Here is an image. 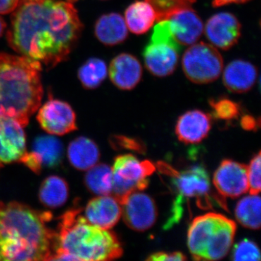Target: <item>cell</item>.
<instances>
[{
    "label": "cell",
    "instance_id": "1",
    "mask_svg": "<svg viewBox=\"0 0 261 261\" xmlns=\"http://www.w3.org/2000/svg\"><path fill=\"white\" fill-rule=\"evenodd\" d=\"M82 30L78 13L70 3H22L12 16L8 40L22 56L53 67L68 56Z\"/></svg>",
    "mask_w": 261,
    "mask_h": 261
},
{
    "label": "cell",
    "instance_id": "2",
    "mask_svg": "<svg viewBox=\"0 0 261 261\" xmlns=\"http://www.w3.org/2000/svg\"><path fill=\"white\" fill-rule=\"evenodd\" d=\"M51 219L49 212L0 202V260H50L57 238L47 225Z\"/></svg>",
    "mask_w": 261,
    "mask_h": 261
},
{
    "label": "cell",
    "instance_id": "3",
    "mask_svg": "<svg viewBox=\"0 0 261 261\" xmlns=\"http://www.w3.org/2000/svg\"><path fill=\"white\" fill-rule=\"evenodd\" d=\"M123 252L116 233L90 224L75 207L62 216L50 260H111Z\"/></svg>",
    "mask_w": 261,
    "mask_h": 261
},
{
    "label": "cell",
    "instance_id": "4",
    "mask_svg": "<svg viewBox=\"0 0 261 261\" xmlns=\"http://www.w3.org/2000/svg\"><path fill=\"white\" fill-rule=\"evenodd\" d=\"M41 63L25 56L0 53V100L7 116L29 123L43 96Z\"/></svg>",
    "mask_w": 261,
    "mask_h": 261
},
{
    "label": "cell",
    "instance_id": "5",
    "mask_svg": "<svg viewBox=\"0 0 261 261\" xmlns=\"http://www.w3.org/2000/svg\"><path fill=\"white\" fill-rule=\"evenodd\" d=\"M236 230L234 221L220 214L195 218L187 233V245L194 260L224 258L232 246Z\"/></svg>",
    "mask_w": 261,
    "mask_h": 261
},
{
    "label": "cell",
    "instance_id": "6",
    "mask_svg": "<svg viewBox=\"0 0 261 261\" xmlns=\"http://www.w3.org/2000/svg\"><path fill=\"white\" fill-rule=\"evenodd\" d=\"M159 165V169L163 173L171 176L173 186L178 194L166 227L172 226L181 219L183 211L182 204L185 202V199H196L200 208L212 207L210 177L205 168L194 166L179 172L166 163H161Z\"/></svg>",
    "mask_w": 261,
    "mask_h": 261
},
{
    "label": "cell",
    "instance_id": "7",
    "mask_svg": "<svg viewBox=\"0 0 261 261\" xmlns=\"http://www.w3.org/2000/svg\"><path fill=\"white\" fill-rule=\"evenodd\" d=\"M180 51L181 45L173 36L169 21H159L142 53L146 68L154 76L172 74L178 65Z\"/></svg>",
    "mask_w": 261,
    "mask_h": 261
},
{
    "label": "cell",
    "instance_id": "8",
    "mask_svg": "<svg viewBox=\"0 0 261 261\" xmlns=\"http://www.w3.org/2000/svg\"><path fill=\"white\" fill-rule=\"evenodd\" d=\"M155 168L150 161H141L133 154L118 156L112 168L113 197L121 204L132 192L145 190L149 185L147 177Z\"/></svg>",
    "mask_w": 261,
    "mask_h": 261
},
{
    "label": "cell",
    "instance_id": "9",
    "mask_svg": "<svg viewBox=\"0 0 261 261\" xmlns=\"http://www.w3.org/2000/svg\"><path fill=\"white\" fill-rule=\"evenodd\" d=\"M181 65L184 73L190 82L205 84L219 78L224 68V60L212 44L196 42L185 51Z\"/></svg>",
    "mask_w": 261,
    "mask_h": 261
},
{
    "label": "cell",
    "instance_id": "10",
    "mask_svg": "<svg viewBox=\"0 0 261 261\" xmlns=\"http://www.w3.org/2000/svg\"><path fill=\"white\" fill-rule=\"evenodd\" d=\"M121 216L126 226L136 231L152 227L158 218L153 199L142 191L132 192L121 202Z\"/></svg>",
    "mask_w": 261,
    "mask_h": 261
},
{
    "label": "cell",
    "instance_id": "11",
    "mask_svg": "<svg viewBox=\"0 0 261 261\" xmlns=\"http://www.w3.org/2000/svg\"><path fill=\"white\" fill-rule=\"evenodd\" d=\"M37 121L53 135H65L77 128L74 111L68 103L58 99H49L39 109Z\"/></svg>",
    "mask_w": 261,
    "mask_h": 261
},
{
    "label": "cell",
    "instance_id": "12",
    "mask_svg": "<svg viewBox=\"0 0 261 261\" xmlns=\"http://www.w3.org/2000/svg\"><path fill=\"white\" fill-rule=\"evenodd\" d=\"M213 182L222 197H240L249 190L247 166L232 160H224L215 172Z\"/></svg>",
    "mask_w": 261,
    "mask_h": 261
},
{
    "label": "cell",
    "instance_id": "13",
    "mask_svg": "<svg viewBox=\"0 0 261 261\" xmlns=\"http://www.w3.org/2000/svg\"><path fill=\"white\" fill-rule=\"evenodd\" d=\"M63 155L61 141L51 136H40L34 140L32 152H25L19 162L23 163L34 173H39L42 168L58 167Z\"/></svg>",
    "mask_w": 261,
    "mask_h": 261
},
{
    "label": "cell",
    "instance_id": "14",
    "mask_svg": "<svg viewBox=\"0 0 261 261\" xmlns=\"http://www.w3.org/2000/svg\"><path fill=\"white\" fill-rule=\"evenodd\" d=\"M241 30L238 18L227 12L213 15L204 27L206 37L212 45L223 50L231 49L238 42Z\"/></svg>",
    "mask_w": 261,
    "mask_h": 261
},
{
    "label": "cell",
    "instance_id": "15",
    "mask_svg": "<svg viewBox=\"0 0 261 261\" xmlns=\"http://www.w3.org/2000/svg\"><path fill=\"white\" fill-rule=\"evenodd\" d=\"M25 152V135L21 123L11 117L0 118V165L19 162Z\"/></svg>",
    "mask_w": 261,
    "mask_h": 261
},
{
    "label": "cell",
    "instance_id": "16",
    "mask_svg": "<svg viewBox=\"0 0 261 261\" xmlns=\"http://www.w3.org/2000/svg\"><path fill=\"white\" fill-rule=\"evenodd\" d=\"M84 216L94 226L111 229L121 219V205L113 196L100 195L89 201Z\"/></svg>",
    "mask_w": 261,
    "mask_h": 261
},
{
    "label": "cell",
    "instance_id": "17",
    "mask_svg": "<svg viewBox=\"0 0 261 261\" xmlns=\"http://www.w3.org/2000/svg\"><path fill=\"white\" fill-rule=\"evenodd\" d=\"M109 75L111 82L118 89L132 90L142 80V65L133 55L121 53L111 61Z\"/></svg>",
    "mask_w": 261,
    "mask_h": 261
},
{
    "label": "cell",
    "instance_id": "18",
    "mask_svg": "<svg viewBox=\"0 0 261 261\" xmlns=\"http://www.w3.org/2000/svg\"><path fill=\"white\" fill-rule=\"evenodd\" d=\"M168 20L175 39L181 46L195 44L204 31L202 20L192 8L178 12Z\"/></svg>",
    "mask_w": 261,
    "mask_h": 261
},
{
    "label": "cell",
    "instance_id": "19",
    "mask_svg": "<svg viewBox=\"0 0 261 261\" xmlns=\"http://www.w3.org/2000/svg\"><path fill=\"white\" fill-rule=\"evenodd\" d=\"M211 128V116L199 110H194L178 118L176 134L178 140L184 143L197 144L207 137Z\"/></svg>",
    "mask_w": 261,
    "mask_h": 261
},
{
    "label": "cell",
    "instance_id": "20",
    "mask_svg": "<svg viewBox=\"0 0 261 261\" xmlns=\"http://www.w3.org/2000/svg\"><path fill=\"white\" fill-rule=\"evenodd\" d=\"M256 67L250 62L235 60L228 63L223 73V82L226 88L233 93H245L256 82Z\"/></svg>",
    "mask_w": 261,
    "mask_h": 261
},
{
    "label": "cell",
    "instance_id": "21",
    "mask_svg": "<svg viewBox=\"0 0 261 261\" xmlns=\"http://www.w3.org/2000/svg\"><path fill=\"white\" fill-rule=\"evenodd\" d=\"M94 34L106 46H115L126 41L128 36L124 18L119 13H111L99 17L94 27Z\"/></svg>",
    "mask_w": 261,
    "mask_h": 261
},
{
    "label": "cell",
    "instance_id": "22",
    "mask_svg": "<svg viewBox=\"0 0 261 261\" xmlns=\"http://www.w3.org/2000/svg\"><path fill=\"white\" fill-rule=\"evenodd\" d=\"M99 156L97 144L87 137H78L68 145V158L70 164L81 171H87L97 164Z\"/></svg>",
    "mask_w": 261,
    "mask_h": 261
},
{
    "label": "cell",
    "instance_id": "23",
    "mask_svg": "<svg viewBox=\"0 0 261 261\" xmlns=\"http://www.w3.org/2000/svg\"><path fill=\"white\" fill-rule=\"evenodd\" d=\"M127 28L136 35H142L152 28L156 20L153 8L146 1H135L125 10Z\"/></svg>",
    "mask_w": 261,
    "mask_h": 261
},
{
    "label": "cell",
    "instance_id": "24",
    "mask_svg": "<svg viewBox=\"0 0 261 261\" xmlns=\"http://www.w3.org/2000/svg\"><path fill=\"white\" fill-rule=\"evenodd\" d=\"M68 185L63 178L50 176L42 182L39 192L43 205L56 208L64 205L68 197Z\"/></svg>",
    "mask_w": 261,
    "mask_h": 261
},
{
    "label": "cell",
    "instance_id": "25",
    "mask_svg": "<svg viewBox=\"0 0 261 261\" xmlns=\"http://www.w3.org/2000/svg\"><path fill=\"white\" fill-rule=\"evenodd\" d=\"M84 182L89 191L97 195H110L113 190L112 168L104 163L87 170Z\"/></svg>",
    "mask_w": 261,
    "mask_h": 261
},
{
    "label": "cell",
    "instance_id": "26",
    "mask_svg": "<svg viewBox=\"0 0 261 261\" xmlns=\"http://www.w3.org/2000/svg\"><path fill=\"white\" fill-rule=\"evenodd\" d=\"M260 198L258 195H250L239 201L235 216L240 224L250 229L260 227Z\"/></svg>",
    "mask_w": 261,
    "mask_h": 261
},
{
    "label": "cell",
    "instance_id": "27",
    "mask_svg": "<svg viewBox=\"0 0 261 261\" xmlns=\"http://www.w3.org/2000/svg\"><path fill=\"white\" fill-rule=\"evenodd\" d=\"M78 75L85 88H97L107 77V65L99 58H90L82 65Z\"/></svg>",
    "mask_w": 261,
    "mask_h": 261
},
{
    "label": "cell",
    "instance_id": "28",
    "mask_svg": "<svg viewBox=\"0 0 261 261\" xmlns=\"http://www.w3.org/2000/svg\"><path fill=\"white\" fill-rule=\"evenodd\" d=\"M153 8L158 22L168 20L172 15L192 8L196 0H145Z\"/></svg>",
    "mask_w": 261,
    "mask_h": 261
},
{
    "label": "cell",
    "instance_id": "29",
    "mask_svg": "<svg viewBox=\"0 0 261 261\" xmlns=\"http://www.w3.org/2000/svg\"><path fill=\"white\" fill-rule=\"evenodd\" d=\"M209 102L214 116L219 119L224 121L238 119L241 112L240 105L228 98L211 99Z\"/></svg>",
    "mask_w": 261,
    "mask_h": 261
},
{
    "label": "cell",
    "instance_id": "30",
    "mask_svg": "<svg viewBox=\"0 0 261 261\" xmlns=\"http://www.w3.org/2000/svg\"><path fill=\"white\" fill-rule=\"evenodd\" d=\"M231 259L235 261H259L260 250L254 242L245 239L233 247Z\"/></svg>",
    "mask_w": 261,
    "mask_h": 261
},
{
    "label": "cell",
    "instance_id": "31",
    "mask_svg": "<svg viewBox=\"0 0 261 261\" xmlns=\"http://www.w3.org/2000/svg\"><path fill=\"white\" fill-rule=\"evenodd\" d=\"M260 152H258L247 166V179L250 195H258L260 192Z\"/></svg>",
    "mask_w": 261,
    "mask_h": 261
},
{
    "label": "cell",
    "instance_id": "32",
    "mask_svg": "<svg viewBox=\"0 0 261 261\" xmlns=\"http://www.w3.org/2000/svg\"><path fill=\"white\" fill-rule=\"evenodd\" d=\"M187 257L180 252H159L149 255L146 260L152 261L185 260Z\"/></svg>",
    "mask_w": 261,
    "mask_h": 261
},
{
    "label": "cell",
    "instance_id": "33",
    "mask_svg": "<svg viewBox=\"0 0 261 261\" xmlns=\"http://www.w3.org/2000/svg\"><path fill=\"white\" fill-rule=\"evenodd\" d=\"M116 141L118 142V146H121L123 148L132 149V150H136L140 152L145 150V147L141 145L140 142H137V140H132V139L121 136V137H116Z\"/></svg>",
    "mask_w": 261,
    "mask_h": 261
},
{
    "label": "cell",
    "instance_id": "34",
    "mask_svg": "<svg viewBox=\"0 0 261 261\" xmlns=\"http://www.w3.org/2000/svg\"><path fill=\"white\" fill-rule=\"evenodd\" d=\"M20 4V0H0V14L14 11Z\"/></svg>",
    "mask_w": 261,
    "mask_h": 261
},
{
    "label": "cell",
    "instance_id": "35",
    "mask_svg": "<svg viewBox=\"0 0 261 261\" xmlns=\"http://www.w3.org/2000/svg\"><path fill=\"white\" fill-rule=\"evenodd\" d=\"M259 121H256L255 118L250 115H246V116H243L241 119V126L244 129L247 130H255L257 128H258Z\"/></svg>",
    "mask_w": 261,
    "mask_h": 261
},
{
    "label": "cell",
    "instance_id": "36",
    "mask_svg": "<svg viewBox=\"0 0 261 261\" xmlns=\"http://www.w3.org/2000/svg\"><path fill=\"white\" fill-rule=\"evenodd\" d=\"M251 0H213L212 5L214 8H219L230 4H243Z\"/></svg>",
    "mask_w": 261,
    "mask_h": 261
},
{
    "label": "cell",
    "instance_id": "37",
    "mask_svg": "<svg viewBox=\"0 0 261 261\" xmlns=\"http://www.w3.org/2000/svg\"><path fill=\"white\" fill-rule=\"evenodd\" d=\"M5 28V23L4 20H3L1 18H0V37H1L2 34H3V32H4Z\"/></svg>",
    "mask_w": 261,
    "mask_h": 261
},
{
    "label": "cell",
    "instance_id": "38",
    "mask_svg": "<svg viewBox=\"0 0 261 261\" xmlns=\"http://www.w3.org/2000/svg\"><path fill=\"white\" fill-rule=\"evenodd\" d=\"M5 116H7L6 113H5L4 107H3L1 100H0V118Z\"/></svg>",
    "mask_w": 261,
    "mask_h": 261
},
{
    "label": "cell",
    "instance_id": "39",
    "mask_svg": "<svg viewBox=\"0 0 261 261\" xmlns=\"http://www.w3.org/2000/svg\"><path fill=\"white\" fill-rule=\"evenodd\" d=\"M43 0H20V3H30V2H42Z\"/></svg>",
    "mask_w": 261,
    "mask_h": 261
}]
</instances>
